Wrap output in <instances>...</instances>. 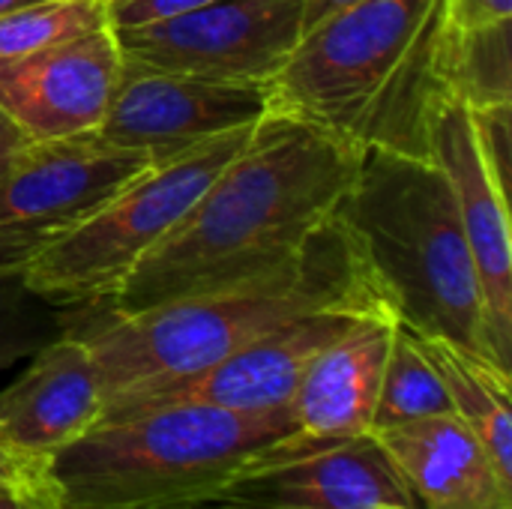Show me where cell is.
Wrapping results in <instances>:
<instances>
[{"instance_id": "11", "label": "cell", "mask_w": 512, "mask_h": 509, "mask_svg": "<svg viewBox=\"0 0 512 509\" xmlns=\"http://www.w3.org/2000/svg\"><path fill=\"white\" fill-rule=\"evenodd\" d=\"M429 159L444 171L480 279L495 360L512 372V231L510 189L483 153L471 108L447 87L426 117Z\"/></svg>"}, {"instance_id": "5", "label": "cell", "mask_w": 512, "mask_h": 509, "mask_svg": "<svg viewBox=\"0 0 512 509\" xmlns=\"http://www.w3.org/2000/svg\"><path fill=\"white\" fill-rule=\"evenodd\" d=\"M294 432L291 408L159 405L96 423L51 456L48 474L66 509H198Z\"/></svg>"}, {"instance_id": "24", "label": "cell", "mask_w": 512, "mask_h": 509, "mask_svg": "<svg viewBox=\"0 0 512 509\" xmlns=\"http://www.w3.org/2000/svg\"><path fill=\"white\" fill-rule=\"evenodd\" d=\"M512 0H447L450 30H477L492 24H510Z\"/></svg>"}, {"instance_id": "19", "label": "cell", "mask_w": 512, "mask_h": 509, "mask_svg": "<svg viewBox=\"0 0 512 509\" xmlns=\"http://www.w3.org/2000/svg\"><path fill=\"white\" fill-rule=\"evenodd\" d=\"M438 414H453L447 387L441 375L435 372V366L429 363V357L423 354L414 330L396 321L390 354H387L384 375H381L372 432L438 417Z\"/></svg>"}, {"instance_id": "3", "label": "cell", "mask_w": 512, "mask_h": 509, "mask_svg": "<svg viewBox=\"0 0 512 509\" xmlns=\"http://www.w3.org/2000/svg\"><path fill=\"white\" fill-rule=\"evenodd\" d=\"M447 0H357L300 36L267 81L270 111L354 150L429 159L426 117L444 87Z\"/></svg>"}, {"instance_id": "14", "label": "cell", "mask_w": 512, "mask_h": 509, "mask_svg": "<svg viewBox=\"0 0 512 509\" xmlns=\"http://www.w3.org/2000/svg\"><path fill=\"white\" fill-rule=\"evenodd\" d=\"M27 360V369L0 393V426L24 456L51 462L54 453L99 423L102 387L90 348L75 327Z\"/></svg>"}, {"instance_id": "26", "label": "cell", "mask_w": 512, "mask_h": 509, "mask_svg": "<svg viewBox=\"0 0 512 509\" xmlns=\"http://www.w3.org/2000/svg\"><path fill=\"white\" fill-rule=\"evenodd\" d=\"M0 468H9V471H45L48 462H45V459H30V456H24V453L6 438V432H3V426H0Z\"/></svg>"}, {"instance_id": "27", "label": "cell", "mask_w": 512, "mask_h": 509, "mask_svg": "<svg viewBox=\"0 0 512 509\" xmlns=\"http://www.w3.org/2000/svg\"><path fill=\"white\" fill-rule=\"evenodd\" d=\"M351 3L357 0H303V33H309L312 27H318L321 21H327L330 15L342 12Z\"/></svg>"}, {"instance_id": "6", "label": "cell", "mask_w": 512, "mask_h": 509, "mask_svg": "<svg viewBox=\"0 0 512 509\" xmlns=\"http://www.w3.org/2000/svg\"><path fill=\"white\" fill-rule=\"evenodd\" d=\"M252 132L255 126H246L150 165L33 258L24 270L27 288L66 309L105 306L141 258L171 234L213 177L246 147Z\"/></svg>"}, {"instance_id": "15", "label": "cell", "mask_w": 512, "mask_h": 509, "mask_svg": "<svg viewBox=\"0 0 512 509\" xmlns=\"http://www.w3.org/2000/svg\"><path fill=\"white\" fill-rule=\"evenodd\" d=\"M393 330V312H369L312 360L291 402L300 438L342 441L372 432Z\"/></svg>"}, {"instance_id": "8", "label": "cell", "mask_w": 512, "mask_h": 509, "mask_svg": "<svg viewBox=\"0 0 512 509\" xmlns=\"http://www.w3.org/2000/svg\"><path fill=\"white\" fill-rule=\"evenodd\" d=\"M120 57L204 81L267 84L303 36V0H216L195 12L114 30Z\"/></svg>"}, {"instance_id": "13", "label": "cell", "mask_w": 512, "mask_h": 509, "mask_svg": "<svg viewBox=\"0 0 512 509\" xmlns=\"http://www.w3.org/2000/svg\"><path fill=\"white\" fill-rule=\"evenodd\" d=\"M120 63L111 27L36 54L0 60V111L30 141L90 135L102 123Z\"/></svg>"}, {"instance_id": "2", "label": "cell", "mask_w": 512, "mask_h": 509, "mask_svg": "<svg viewBox=\"0 0 512 509\" xmlns=\"http://www.w3.org/2000/svg\"><path fill=\"white\" fill-rule=\"evenodd\" d=\"M336 306L387 309L339 216L279 273L138 312L93 306L75 333L90 348L105 414L132 396L210 369L294 318Z\"/></svg>"}, {"instance_id": "1", "label": "cell", "mask_w": 512, "mask_h": 509, "mask_svg": "<svg viewBox=\"0 0 512 509\" xmlns=\"http://www.w3.org/2000/svg\"><path fill=\"white\" fill-rule=\"evenodd\" d=\"M357 165L351 144L270 111L99 309L138 312L285 270L339 216Z\"/></svg>"}, {"instance_id": "28", "label": "cell", "mask_w": 512, "mask_h": 509, "mask_svg": "<svg viewBox=\"0 0 512 509\" xmlns=\"http://www.w3.org/2000/svg\"><path fill=\"white\" fill-rule=\"evenodd\" d=\"M30 3H39V0H0V18L21 9V6H30Z\"/></svg>"}, {"instance_id": "30", "label": "cell", "mask_w": 512, "mask_h": 509, "mask_svg": "<svg viewBox=\"0 0 512 509\" xmlns=\"http://www.w3.org/2000/svg\"><path fill=\"white\" fill-rule=\"evenodd\" d=\"M105 3V9H111V6H120V3H126V0H102Z\"/></svg>"}, {"instance_id": "20", "label": "cell", "mask_w": 512, "mask_h": 509, "mask_svg": "<svg viewBox=\"0 0 512 509\" xmlns=\"http://www.w3.org/2000/svg\"><path fill=\"white\" fill-rule=\"evenodd\" d=\"M99 27H108L102 0H39L0 18V60L45 51Z\"/></svg>"}, {"instance_id": "29", "label": "cell", "mask_w": 512, "mask_h": 509, "mask_svg": "<svg viewBox=\"0 0 512 509\" xmlns=\"http://www.w3.org/2000/svg\"><path fill=\"white\" fill-rule=\"evenodd\" d=\"M36 474H48L45 471H9V468H0V480H18V477H36Z\"/></svg>"}, {"instance_id": "22", "label": "cell", "mask_w": 512, "mask_h": 509, "mask_svg": "<svg viewBox=\"0 0 512 509\" xmlns=\"http://www.w3.org/2000/svg\"><path fill=\"white\" fill-rule=\"evenodd\" d=\"M207 3H216V0H126V3L108 9V27L129 30V27H141V24H156V21H168V18L195 12Z\"/></svg>"}, {"instance_id": "21", "label": "cell", "mask_w": 512, "mask_h": 509, "mask_svg": "<svg viewBox=\"0 0 512 509\" xmlns=\"http://www.w3.org/2000/svg\"><path fill=\"white\" fill-rule=\"evenodd\" d=\"M84 312L48 303L27 288L24 276H0V372L72 330Z\"/></svg>"}, {"instance_id": "4", "label": "cell", "mask_w": 512, "mask_h": 509, "mask_svg": "<svg viewBox=\"0 0 512 509\" xmlns=\"http://www.w3.org/2000/svg\"><path fill=\"white\" fill-rule=\"evenodd\" d=\"M339 222L399 324L498 363L453 189L432 159L363 150Z\"/></svg>"}, {"instance_id": "17", "label": "cell", "mask_w": 512, "mask_h": 509, "mask_svg": "<svg viewBox=\"0 0 512 509\" xmlns=\"http://www.w3.org/2000/svg\"><path fill=\"white\" fill-rule=\"evenodd\" d=\"M441 375L453 414L477 435L498 474L512 483V372L438 336L414 333Z\"/></svg>"}, {"instance_id": "12", "label": "cell", "mask_w": 512, "mask_h": 509, "mask_svg": "<svg viewBox=\"0 0 512 509\" xmlns=\"http://www.w3.org/2000/svg\"><path fill=\"white\" fill-rule=\"evenodd\" d=\"M369 312H381V309L336 306V309H318L303 318H294L192 378L132 396L108 408L99 423L159 405H177V402H198V405H213L243 414H267V411L291 408L294 393L312 360L327 345H333L357 318Z\"/></svg>"}, {"instance_id": "18", "label": "cell", "mask_w": 512, "mask_h": 509, "mask_svg": "<svg viewBox=\"0 0 512 509\" xmlns=\"http://www.w3.org/2000/svg\"><path fill=\"white\" fill-rule=\"evenodd\" d=\"M444 87L471 111L512 105V21L477 30L447 27Z\"/></svg>"}, {"instance_id": "9", "label": "cell", "mask_w": 512, "mask_h": 509, "mask_svg": "<svg viewBox=\"0 0 512 509\" xmlns=\"http://www.w3.org/2000/svg\"><path fill=\"white\" fill-rule=\"evenodd\" d=\"M198 509H420V504L372 435L309 441L294 432Z\"/></svg>"}, {"instance_id": "7", "label": "cell", "mask_w": 512, "mask_h": 509, "mask_svg": "<svg viewBox=\"0 0 512 509\" xmlns=\"http://www.w3.org/2000/svg\"><path fill=\"white\" fill-rule=\"evenodd\" d=\"M150 165V153L96 132L30 141L0 174V276H24L33 258Z\"/></svg>"}, {"instance_id": "25", "label": "cell", "mask_w": 512, "mask_h": 509, "mask_svg": "<svg viewBox=\"0 0 512 509\" xmlns=\"http://www.w3.org/2000/svg\"><path fill=\"white\" fill-rule=\"evenodd\" d=\"M30 144V138L0 111V174L15 162V156Z\"/></svg>"}, {"instance_id": "16", "label": "cell", "mask_w": 512, "mask_h": 509, "mask_svg": "<svg viewBox=\"0 0 512 509\" xmlns=\"http://www.w3.org/2000/svg\"><path fill=\"white\" fill-rule=\"evenodd\" d=\"M372 438L396 462L420 509H512V483L456 414L378 429Z\"/></svg>"}, {"instance_id": "23", "label": "cell", "mask_w": 512, "mask_h": 509, "mask_svg": "<svg viewBox=\"0 0 512 509\" xmlns=\"http://www.w3.org/2000/svg\"><path fill=\"white\" fill-rule=\"evenodd\" d=\"M0 509H66L51 474L0 480Z\"/></svg>"}, {"instance_id": "10", "label": "cell", "mask_w": 512, "mask_h": 509, "mask_svg": "<svg viewBox=\"0 0 512 509\" xmlns=\"http://www.w3.org/2000/svg\"><path fill=\"white\" fill-rule=\"evenodd\" d=\"M270 114L267 84L204 81L123 60L96 135L156 162L216 141Z\"/></svg>"}]
</instances>
